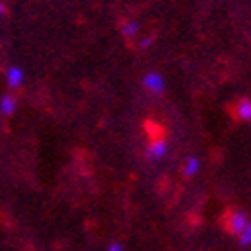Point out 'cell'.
<instances>
[{"label":"cell","instance_id":"1","mask_svg":"<svg viewBox=\"0 0 251 251\" xmlns=\"http://www.w3.org/2000/svg\"><path fill=\"white\" fill-rule=\"evenodd\" d=\"M147 129L151 131L149 133V143H147V159H151V161H161L166 155H168V139H166V135L164 131H161L157 125L153 123H149L147 125Z\"/></svg>","mask_w":251,"mask_h":251},{"label":"cell","instance_id":"11","mask_svg":"<svg viewBox=\"0 0 251 251\" xmlns=\"http://www.w3.org/2000/svg\"><path fill=\"white\" fill-rule=\"evenodd\" d=\"M106 251H125V245L119 243V241H112V243L106 247Z\"/></svg>","mask_w":251,"mask_h":251},{"label":"cell","instance_id":"10","mask_svg":"<svg viewBox=\"0 0 251 251\" xmlns=\"http://www.w3.org/2000/svg\"><path fill=\"white\" fill-rule=\"evenodd\" d=\"M153 41H155V37H153V35H147V37H143V39L139 41V47H141V49H147V47L153 45Z\"/></svg>","mask_w":251,"mask_h":251},{"label":"cell","instance_id":"4","mask_svg":"<svg viewBox=\"0 0 251 251\" xmlns=\"http://www.w3.org/2000/svg\"><path fill=\"white\" fill-rule=\"evenodd\" d=\"M231 115L237 121L251 123V98H239L237 102L231 106Z\"/></svg>","mask_w":251,"mask_h":251},{"label":"cell","instance_id":"2","mask_svg":"<svg viewBox=\"0 0 251 251\" xmlns=\"http://www.w3.org/2000/svg\"><path fill=\"white\" fill-rule=\"evenodd\" d=\"M247 221H249L247 212L235 208V210H229L227 217H225V227H227V231H229L231 235H239V233L243 231V227L247 225Z\"/></svg>","mask_w":251,"mask_h":251},{"label":"cell","instance_id":"8","mask_svg":"<svg viewBox=\"0 0 251 251\" xmlns=\"http://www.w3.org/2000/svg\"><path fill=\"white\" fill-rule=\"evenodd\" d=\"M139 23H137V21H133V19H127V21H123L121 23V33L125 35V37H129V39H131V37H137V35H139Z\"/></svg>","mask_w":251,"mask_h":251},{"label":"cell","instance_id":"7","mask_svg":"<svg viewBox=\"0 0 251 251\" xmlns=\"http://www.w3.org/2000/svg\"><path fill=\"white\" fill-rule=\"evenodd\" d=\"M15 110H17V100H15V96L6 94V96L0 98V115L10 117Z\"/></svg>","mask_w":251,"mask_h":251},{"label":"cell","instance_id":"12","mask_svg":"<svg viewBox=\"0 0 251 251\" xmlns=\"http://www.w3.org/2000/svg\"><path fill=\"white\" fill-rule=\"evenodd\" d=\"M2 15H4V4L0 2V17H2Z\"/></svg>","mask_w":251,"mask_h":251},{"label":"cell","instance_id":"5","mask_svg":"<svg viewBox=\"0 0 251 251\" xmlns=\"http://www.w3.org/2000/svg\"><path fill=\"white\" fill-rule=\"evenodd\" d=\"M6 82H8L10 88H21L23 82H25V74H23V70H21L19 66H10V68L6 70Z\"/></svg>","mask_w":251,"mask_h":251},{"label":"cell","instance_id":"9","mask_svg":"<svg viewBox=\"0 0 251 251\" xmlns=\"http://www.w3.org/2000/svg\"><path fill=\"white\" fill-rule=\"evenodd\" d=\"M237 237H239V243H241L243 247H249V245H251V219L247 221V225L243 227V231L237 235Z\"/></svg>","mask_w":251,"mask_h":251},{"label":"cell","instance_id":"6","mask_svg":"<svg viewBox=\"0 0 251 251\" xmlns=\"http://www.w3.org/2000/svg\"><path fill=\"white\" fill-rule=\"evenodd\" d=\"M200 172V159L190 155V157H186L184 159V164H182V174L186 176V178H192V176H196Z\"/></svg>","mask_w":251,"mask_h":251},{"label":"cell","instance_id":"3","mask_svg":"<svg viewBox=\"0 0 251 251\" xmlns=\"http://www.w3.org/2000/svg\"><path fill=\"white\" fill-rule=\"evenodd\" d=\"M143 86H145V90L149 94L159 96V94L166 92V78L161 76L159 72H149L143 76Z\"/></svg>","mask_w":251,"mask_h":251}]
</instances>
